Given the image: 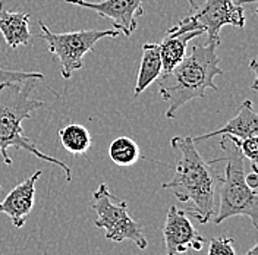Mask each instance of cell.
Returning <instances> with one entry per match:
<instances>
[{
  "label": "cell",
  "mask_w": 258,
  "mask_h": 255,
  "mask_svg": "<svg viewBox=\"0 0 258 255\" xmlns=\"http://www.w3.org/2000/svg\"><path fill=\"white\" fill-rule=\"evenodd\" d=\"M109 156L114 164L122 166V167H128L135 164L140 157H141V151L138 144L135 143L132 138L129 137H119L116 140H113L110 147H109Z\"/></svg>",
  "instance_id": "2e32d148"
},
{
  "label": "cell",
  "mask_w": 258,
  "mask_h": 255,
  "mask_svg": "<svg viewBox=\"0 0 258 255\" xmlns=\"http://www.w3.org/2000/svg\"><path fill=\"white\" fill-rule=\"evenodd\" d=\"M246 255H258V245H254L249 251H246Z\"/></svg>",
  "instance_id": "7402d4cb"
},
{
  "label": "cell",
  "mask_w": 258,
  "mask_h": 255,
  "mask_svg": "<svg viewBox=\"0 0 258 255\" xmlns=\"http://www.w3.org/2000/svg\"><path fill=\"white\" fill-rule=\"evenodd\" d=\"M164 255H179L188 249L201 251L206 239L195 230L192 222L185 210L172 206L167 211L166 223L163 227Z\"/></svg>",
  "instance_id": "ba28073f"
},
{
  "label": "cell",
  "mask_w": 258,
  "mask_h": 255,
  "mask_svg": "<svg viewBox=\"0 0 258 255\" xmlns=\"http://www.w3.org/2000/svg\"><path fill=\"white\" fill-rule=\"evenodd\" d=\"M35 78H30L22 82L0 84V156L6 164L11 166L14 161L9 157L8 150H25L37 159L59 166L66 175V180H71L72 172L66 163L44 154L30 138L24 135L22 122L31 119L32 110L44 106V101L31 98V93L35 88Z\"/></svg>",
  "instance_id": "3957f363"
},
{
  "label": "cell",
  "mask_w": 258,
  "mask_h": 255,
  "mask_svg": "<svg viewBox=\"0 0 258 255\" xmlns=\"http://www.w3.org/2000/svg\"><path fill=\"white\" fill-rule=\"evenodd\" d=\"M93 210L97 214L94 224L98 229L106 230V239L113 242L131 240L140 249L148 246L141 226L129 216L128 204L125 201H117L106 183H100L93 192Z\"/></svg>",
  "instance_id": "52a82bcc"
},
{
  "label": "cell",
  "mask_w": 258,
  "mask_h": 255,
  "mask_svg": "<svg viewBox=\"0 0 258 255\" xmlns=\"http://www.w3.org/2000/svg\"><path fill=\"white\" fill-rule=\"evenodd\" d=\"M170 144L180 157L175 166V176L161 186L173 192L177 201L192 203L194 208L186 213L201 224L209 223L217 213L216 192L222 177L213 169L211 161L203 159L191 137H173Z\"/></svg>",
  "instance_id": "6da1fadb"
},
{
  "label": "cell",
  "mask_w": 258,
  "mask_h": 255,
  "mask_svg": "<svg viewBox=\"0 0 258 255\" xmlns=\"http://www.w3.org/2000/svg\"><path fill=\"white\" fill-rule=\"evenodd\" d=\"M216 47L210 43L195 44L180 63L159 77V93L169 104L164 114L166 119H175L177 110L188 101L206 98V91L210 88L213 91L219 90L214 78L225 72L220 68Z\"/></svg>",
  "instance_id": "7a4b0ae2"
},
{
  "label": "cell",
  "mask_w": 258,
  "mask_h": 255,
  "mask_svg": "<svg viewBox=\"0 0 258 255\" xmlns=\"http://www.w3.org/2000/svg\"><path fill=\"white\" fill-rule=\"evenodd\" d=\"M43 38L48 46V51L57 59L60 65V74L63 80H69L75 71L84 66V57L90 53L97 43L103 38H116L120 35L117 30H85V31L53 32L43 21H38Z\"/></svg>",
  "instance_id": "8992f818"
},
{
  "label": "cell",
  "mask_w": 258,
  "mask_h": 255,
  "mask_svg": "<svg viewBox=\"0 0 258 255\" xmlns=\"http://www.w3.org/2000/svg\"><path fill=\"white\" fill-rule=\"evenodd\" d=\"M230 141L238 145V148L241 150L242 156L251 160V163H257V154H258V143L257 137H249V138H236L232 135H226Z\"/></svg>",
  "instance_id": "e0dca14e"
},
{
  "label": "cell",
  "mask_w": 258,
  "mask_h": 255,
  "mask_svg": "<svg viewBox=\"0 0 258 255\" xmlns=\"http://www.w3.org/2000/svg\"><path fill=\"white\" fill-rule=\"evenodd\" d=\"M188 2H189V5H191V9H192V11H195V9L200 6V5H203L206 0H188Z\"/></svg>",
  "instance_id": "44dd1931"
},
{
  "label": "cell",
  "mask_w": 258,
  "mask_h": 255,
  "mask_svg": "<svg viewBox=\"0 0 258 255\" xmlns=\"http://www.w3.org/2000/svg\"><path fill=\"white\" fill-rule=\"evenodd\" d=\"M203 32L201 31H191L183 32L179 35H173V34H167V37L159 43V48H160V57L161 65H163V72H169L172 71L176 65H179L183 57L186 56V46L188 43L200 37Z\"/></svg>",
  "instance_id": "5bb4252c"
},
{
  "label": "cell",
  "mask_w": 258,
  "mask_h": 255,
  "mask_svg": "<svg viewBox=\"0 0 258 255\" xmlns=\"http://www.w3.org/2000/svg\"><path fill=\"white\" fill-rule=\"evenodd\" d=\"M30 78L35 80H44V75L41 72H24V71H12L0 68V84L3 82H22Z\"/></svg>",
  "instance_id": "ac0fdd59"
},
{
  "label": "cell",
  "mask_w": 258,
  "mask_h": 255,
  "mask_svg": "<svg viewBox=\"0 0 258 255\" xmlns=\"http://www.w3.org/2000/svg\"><path fill=\"white\" fill-rule=\"evenodd\" d=\"M245 3H257V0H206L191 15L169 28L167 34L207 32L210 44L219 46L222 41L220 31L225 25H232L235 28L245 27Z\"/></svg>",
  "instance_id": "5b68a950"
},
{
  "label": "cell",
  "mask_w": 258,
  "mask_h": 255,
  "mask_svg": "<svg viewBox=\"0 0 258 255\" xmlns=\"http://www.w3.org/2000/svg\"><path fill=\"white\" fill-rule=\"evenodd\" d=\"M30 14L11 12L5 8V0H0V32L9 48H18L30 44Z\"/></svg>",
  "instance_id": "7c38bea8"
},
{
  "label": "cell",
  "mask_w": 258,
  "mask_h": 255,
  "mask_svg": "<svg viewBox=\"0 0 258 255\" xmlns=\"http://www.w3.org/2000/svg\"><path fill=\"white\" fill-rule=\"evenodd\" d=\"M207 255H236L233 239L227 236H216L210 240L209 254Z\"/></svg>",
  "instance_id": "d6986e66"
},
{
  "label": "cell",
  "mask_w": 258,
  "mask_h": 255,
  "mask_svg": "<svg viewBox=\"0 0 258 255\" xmlns=\"http://www.w3.org/2000/svg\"><path fill=\"white\" fill-rule=\"evenodd\" d=\"M59 138L64 150L75 156L85 154L93 145L88 129L80 123H69L59 129Z\"/></svg>",
  "instance_id": "9a60e30c"
},
{
  "label": "cell",
  "mask_w": 258,
  "mask_h": 255,
  "mask_svg": "<svg viewBox=\"0 0 258 255\" xmlns=\"http://www.w3.org/2000/svg\"><path fill=\"white\" fill-rule=\"evenodd\" d=\"M245 182L251 189H257L258 188V175L257 172H251L249 175H245Z\"/></svg>",
  "instance_id": "ffe728a7"
},
{
  "label": "cell",
  "mask_w": 258,
  "mask_h": 255,
  "mask_svg": "<svg viewBox=\"0 0 258 255\" xmlns=\"http://www.w3.org/2000/svg\"><path fill=\"white\" fill-rule=\"evenodd\" d=\"M222 137L223 140L219 145L226 154L223 157L226 160L225 180L220 182V203L213 222L220 224L230 217L245 216L258 229V194L257 189H251L245 182V157L236 144L226 135Z\"/></svg>",
  "instance_id": "277c9868"
},
{
  "label": "cell",
  "mask_w": 258,
  "mask_h": 255,
  "mask_svg": "<svg viewBox=\"0 0 258 255\" xmlns=\"http://www.w3.org/2000/svg\"><path fill=\"white\" fill-rule=\"evenodd\" d=\"M0 191H2V185H0Z\"/></svg>",
  "instance_id": "603a6c76"
},
{
  "label": "cell",
  "mask_w": 258,
  "mask_h": 255,
  "mask_svg": "<svg viewBox=\"0 0 258 255\" xmlns=\"http://www.w3.org/2000/svg\"><path fill=\"white\" fill-rule=\"evenodd\" d=\"M41 170L35 172L28 179L16 185L12 191L6 195V198L0 203V211L11 217L16 229L22 227L28 214L34 207V197H35V183L41 176Z\"/></svg>",
  "instance_id": "30bf717a"
},
{
  "label": "cell",
  "mask_w": 258,
  "mask_h": 255,
  "mask_svg": "<svg viewBox=\"0 0 258 255\" xmlns=\"http://www.w3.org/2000/svg\"><path fill=\"white\" fill-rule=\"evenodd\" d=\"M217 135H232L236 138H249V137H257L258 135V116L255 112V107L252 104L251 100H245L238 109V114L235 117H232L225 126L210 132V134H204L200 137L192 138L195 144L206 141L211 137H217Z\"/></svg>",
  "instance_id": "8fae6325"
},
{
  "label": "cell",
  "mask_w": 258,
  "mask_h": 255,
  "mask_svg": "<svg viewBox=\"0 0 258 255\" xmlns=\"http://www.w3.org/2000/svg\"><path fill=\"white\" fill-rule=\"evenodd\" d=\"M69 5L90 9L97 15L112 19L113 28L120 31L125 37H131L138 28V18L144 15V0H103V2H87V0H64Z\"/></svg>",
  "instance_id": "9c48e42d"
},
{
  "label": "cell",
  "mask_w": 258,
  "mask_h": 255,
  "mask_svg": "<svg viewBox=\"0 0 258 255\" xmlns=\"http://www.w3.org/2000/svg\"><path fill=\"white\" fill-rule=\"evenodd\" d=\"M161 72H163V65H161L159 44L157 43L143 44V60H141V66H140L134 96L138 97L141 93H144L154 81L159 80Z\"/></svg>",
  "instance_id": "4fadbf2b"
}]
</instances>
